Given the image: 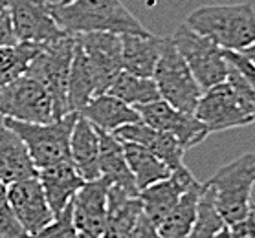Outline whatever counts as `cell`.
Returning a JSON list of instances; mask_svg holds the SVG:
<instances>
[{"label": "cell", "mask_w": 255, "mask_h": 238, "mask_svg": "<svg viewBox=\"0 0 255 238\" xmlns=\"http://www.w3.org/2000/svg\"><path fill=\"white\" fill-rule=\"evenodd\" d=\"M136 112L139 116V121L158 130V132L173 136L174 140L184 147V151H189L193 147L200 145L209 136L208 128L204 127V123L198 121L195 114L176 110L163 99L138 106Z\"/></svg>", "instance_id": "cell-11"}, {"label": "cell", "mask_w": 255, "mask_h": 238, "mask_svg": "<svg viewBox=\"0 0 255 238\" xmlns=\"http://www.w3.org/2000/svg\"><path fill=\"white\" fill-rule=\"evenodd\" d=\"M114 136L120 141H128V143H136V145L145 147L160 161L165 163L171 172L186 167L184 165V154H186L184 147L180 145L173 136L158 132L154 128L147 127L145 123L138 121V123H132V125H127V127L118 128L116 132H114Z\"/></svg>", "instance_id": "cell-16"}, {"label": "cell", "mask_w": 255, "mask_h": 238, "mask_svg": "<svg viewBox=\"0 0 255 238\" xmlns=\"http://www.w3.org/2000/svg\"><path fill=\"white\" fill-rule=\"evenodd\" d=\"M17 42L46 44L66 35L53 18L50 0H6Z\"/></svg>", "instance_id": "cell-9"}, {"label": "cell", "mask_w": 255, "mask_h": 238, "mask_svg": "<svg viewBox=\"0 0 255 238\" xmlns=\"http://www.w3.org/2000/svg\"><path fill=\"white\" fill-rule=\"evenodd\" d=\"M195 117L204 123L209 134L248 127L255 123L228 82L217 84L202 93L195 110Z\"/></svg>", "instance_id": "cell-10"}, {"label": "cell", "mask_w": 255, "mask_h": 238, "mask_svg": "<svg viewBox=\"0 0 255 238\" xmlns=\"http://www.w3.org/2000/svg\"><path fill=\"white\" fill-rule=\"evenodd\" d=\"M252 215H254V218H255V203H252Z\"/></svg>", "instance_id": "cell-38"}, {"label": "cell", "mask_w": 255, "mask_h": 238, "mask_svg": "<svg viewBox=\"0 0 255 238\" xmlns=\"http://www.w3.org/2000/svg\"><path fill=\"white\" fill-rule=\"evenodd\" d=\"M152 81L156 82L160 99L174 106L176 110L195 114L204 90L197 82L178 50L174 48L171 35L165 41L160 61L152 74Z\"/></svg>", "instance_id": "cell-6"}, {"label": "cell", "mask_w": 255, "mask_h": 238, "mask_svg": "<svg viewBox=\"0 0 255 238\" xmlns=\"http://www.w3.org/2000/svg\"><path fill=\"white\" fill-rule=\"evenodd\" d=\"M53 18L68 35L149 33L122 0H72L64 6L53 2Z\"/></svg>", "instance_id": "cell-1"}, {"label": "cell", "mask_w": 255, "mask_h": 238, "mask_svg": "<svg viewBox=\"0 0 255 238\" xmlns=\"http://www.w3.org/2000/svg\"><path fill=\"white\" fill-rule=\"evenodd\" d=\"M39 181H41L53 216L61 215L76 198L79 189L85 185V180L77 174L72 161H64L50 168H44V170H39Z\"/></svg>", "instance_id": "cell-20"}, {"label": "cell", "mask_w": 255, "mask_h": 238, "mask_svg": "<svg viewBox=\"0 0 255 238\" xmlns=\"http://www.w3.org/2000/svg\"><path fill=\"white\" fill-rule=\"evenodd\" d=\"M68 2H72V0H59L57 4L59 6H64V4H68Z\"/></svg>", "instance_id": "cell-37"}, {"label": "cell", "mask_w": 255, "mask_h": 238, "mask_svg": "<svg viewBox=\"0 0 255 238\" xmlns=\"http://www.w3.org/2000/svg\"><path fill=\"white\" fill-rule=\"evenodd\" d=\"M122 39V57L123 70L138 77L152 79L160 55L163 52L167 37H160L154 33H123Z\"/></svg>", "instance_id": "cell-17"}, {"label": "cell", "mask_w": 255, "mask_h": 238, "mask_svg": "<svg viewBox=\"0 0 255 238\" xmlns=\"http://www.w3.org/2000/svg\"><path fill=\"white\" fill-rule=\"evenodd\" d=\"M79 116L85 117L90 125H94L96 130L107 134H114L118 128L139 121L136 108L125 105L123 101H120L111 93H103V95L94 97L79 112Z\"/></svg>", "instance_id": "cell-22"}, {"label": "cell", "mask_w": 255, "mask_h": 238, "mask_svg": "<svg viewBox=\"0 0 255 238\" xmlns=\"http://www.w3.org/2000/svg\"><path fill=\"white\" fill-rule=\"evenodd\" d=\"M224 227H226V224L215 207L213 194L202 181V194L198 200L197 220L193 224V229L187 238H215Z\"/></svg>", "instance_id": "cell-28"}, {"label": "cell", "mask_w": 255, "mask_h": 238, "mask_svg": "<svg viewBox=\"0 0 255 238\" xmlns=\"http://www.w3.org/2000/svg\"><path fill=\"white\" fill-rule=\"evenodd\" d=\"M77 114L55 119L44 125L6 119L4 123L22 140L37 170H44L59 163L70 161V138L76 125Z\"/></svg>", "instance_id": "cell-5"}, {"label": "cell", "mask_w": 255, "mask_h": 238, "mask_svg": "<svg viewBox=\"0 0 255 238\" xmlns=\"http://www.w3.org/2000/svg\"><path fill=\"white\" fill-rule=\"evenodd\" d=\"M13 42H17V39L13 33L9 7H7L6 0H0V46H7Z\"/></svg>", "instance_id": "cell-31"}, {"label": "cell", "mask_w": 255, "mask_h": 238, "mask_svg": "<svg viewBox=\"0 0 255 238\" xmlns=\"http://www.w3.org/2000/svg\"><path fill=\"white\" fill-rule=\"evenodd\" d=\"M0 116L33 125L55 121L53 101L46 88L26 76L0 90Z\"/></svg>", "instance_id": "cell-8"}, {"label": "cell", "mask_w": 255, "mask_h": 238, "mask_svg": "<svg viewBox=\"0 0 255 238\" xmlns=\"http://www.w3.org/2000/svg\"><path fill=\"white\" fill-rule=\"evenodd\" d=\"M241 53H243L244 57L248 59L250 63H252V64H254V66H255V42H254V44H252V46H250V48H246L244 52H241Z\"/></svg>", "instance_id": "cell-35"}, {"label": "cell", "mask_w": 255, "mask_h": 238, "mask_svg": "<svg viewBox=\"0 0 255 238\" xmlns=\"http://www.w3.org/2000/svg\"><path fill=\"white\" fill-rule=\"evenodd\" d=\"M184 24L224 52L241 53L255 42V7L250 2L200 6Z\"/></svg>", "instance_id": "cell-2"}, {"label": "cell", "mask_w": 255, "mask_h": 238, "mask_svg": "<svg viewBox=\"0 0 255 238\" xmlns=\"http://www.w3.org/2000/svg\"><path fill=\"white\" fill-rule=\"evenodd\" d=\"M76 37L92 68L99 95H103L123 70L122 39L114 33H88Z\"/></svg>", "instance_id": "cell-12"}, {"label": "cell", "mask_w": 255, "mask_h": 238, "mask_svg": "<svg viewBox=\"0 0 255 238\" xmlns=\"http://www.w3.org/2000/svg\"><path fill=\"white\" fill-rule=\"evenodd\" d=\"M99 132V130H98ZM99 172L103 178L111 181V185L122 187L127 192L139 194L134 176L128 168V163L125 159L122 141L114 134L99 132Z\"/></svg>", "instance_id": "cell-23"}, {"label": "cell", "mask_w": 255, "mask_h": 238, "mask_svg": "<svg viewBox=\"0 0 255 238\" xmlns=\"http://www.w3.org/2000/svg\"><path fill=\"white\" fill-rule=\"evenodd\" d=\"M99 132L94 125L77 114L76 125L70 138V161L76 167L77 174L85 181L98 180L99 172Z\"/></svg>", "instance_id": "cell-21"}, {"label": "cell", "mask_w": 255, "mask_h": 238, "mask_svg": "<svg viewBox=\"0 0 255 238\" xmlns=\"http://www.w3.org/2000/svg\"><path fill=\"white\" fill-rule=\"evenodd\" d=\"M107 93L118 97L120 101H123L125 105L132 106V108L149 105L152 101L160 99L156 82L152 81V79L138 77L125 70H122L118 74V77L114 79V82L111 84Z\"/></svg>", "instance_id": "cell-26"}, {"label": "cell", "mask_w": 255, "mask_h": 238, "mask_svg": "<svg viewBox=\"0 0 255 238\" xmlns=\"http://www.w3.org/2000/svg\"><path fill=\"white\" fill-rule=\"evenodd\" d=\"M122 145L123 152H125V159H127L128 168L132 172L134 181H136V187H138L139 192L171 176V170H169L167 165L160 161L145 147L136 145V143H128V141H122Z\"/></svg>", "instance_id": "cell-24"}, {"label": "cell", "mask_w": 255, "mask_h": 238, "mask_svg": "<svg viewBox=\"0 0 255 238\" xmlns=\"http://www.w3.org/2000/svg\"><path fill=\"white\" fill-rule=\"evenodd\" d=\"M171 39L204 92L226 82L228 63L224 50H221L206 37L195 33L186 24H180Z\"/></svg>", "instance_id": "cell-7"}, {"label": "cell", "mask_w": 255, "mask_h": 238, "mask_svg": "<svg viewBox=\"0 0 255 238\" xmlns=\"http://www.w3.org/2000/svg\"><path fill=\"white\" fill-rule=\"evenodd\" d=\"M143 215L139 194L111 185L107 196V224L103 238H127Z\"/></svg>", "instance_id": "cell-18"}, {"label": "cell", "mask_w": 255, "mask_h": 238, "mask_svg": "<svg viewBox=\"0 0 255 238\" xmlns=\"http://www.w3.org/2000/svg\"><path fill=\"white\" fill-rule=\"evenodd\" d=\"M111 181L99 176L98 180L85 181L72 200V215L77 233L87 238H103L107 224V196Z\"/></svg>", "instance_id": "cell-14"}, {"label": "cell", "mask_w": 255, "mask_h": 238, "mask_svg": "<svg viewBox=\"0 0 255 238\" xmlns=\"http://www.w3.org/2000/svg\"><path fill=\"white\" fill-rule=\"evenodd\" d=\"M230 231H232L233 238H255V218L254 215L250 213L244 220L233 224V226H228Z\"/></svg>", "instance_id": "cell-32"}, {"label": "cell", "mask_w": 255, "mask_h": 238, "mask_svg": "<svg viewBox=\"0 0 255 238\" xmlns=\"http://www.w3.org/2000/svg\"><path fill=\"white\" fill-rule=\"evenodd\" d=\"M215 207L226 226L244 220L252 213V191L255 185V152H246L221 167L208 181Z\"/></svg>", "instance_id": "cell-3"}, {"label": "cell", "mask_w": 255, "mask_h": 238, "mask_svg": "<svg viewBox=\"0 0 255 238\" xmlns=\"http://www.w3.org/2000/svg\"><path fill=\"white\" fill-rule=\"evenodd\" d=\"M0 117H2V116H0Z\"/></svg>", "instance_id": "cell-40"}, {"label": "cell", "mask_w": 255, "mask_h": 238, "mask_svg": "<svg viewBox=\"0 0 255 238\" xmlns=\"http://www.w3.org/2000/svg\"><path fill=\"white\" fill-rule=\"evenodd\" d=\"M215 238H233V237H232V231H230V227L226 226V227H224V229H222V231L219 233V235H217Z\"/></svg>", "instance_id": "cell-36"}, {"label": "cell", "mask_w": 255, "mask_h": 238, "mask_svg": "<svg viewBox=\"0 0 255 238\" xmlns=\"http://www.w3.org/2000/svg\"><path fill=\"white\" fill-rule=\"evenodd\" d=\"M7 203L26 235L39 233L55 218L44 196L39 176L7 185Z\"/></svg>", "instance_id": "cell-13"}, {"label": "cell", "mask_w": 255, "mask_h": 238, "mask_svg": "<svg viewBox=\"0 0 255 238\" xmlns=\"http://www.w3.org/2000/svg\"><path fill=\"white\" fill-rule=\"evenodd\" d=\"M202 194V181L180 198V202L174 205V209L156 226L160 238H187L193 229V224L197 220L198 200Z\"/></svg>", "instance_id": "cell-25"}, {"label": "cell", "mask_w": 255, "mask_h": 238, "mask_svg": "<svg viewBox=\"0 0 255 238\" xmlns=\"http://www.w3.org/2000/svg\"><path fill=\"white\" fill-rule=\"evenodd\" d=\"M76 50V35H63L52 42L41 44L39 55L31 61L26 77L39 81L46 88L53 101V114L55 119L76 114L70 112L68 106V79L72 59Z\"/></svg>", "instance_id": "cell-4"}, {"label": "cell", "mask_w": 255, "mask_h": 238, "mask_svg": "<svg viewBox=\"0 0 255 238\" xmlns=\"http://www.w3.org/2000/svg\"><path fill=\"white\" fill-rule=\"evenodd\" d=\"M76 226H74V215H72V203L61 213L59 216L53 218L52 224H48L46 227H42L39 233L35 235H28L26 238H77Z\"/></svg>", "instance_id": "cell-29"}, {"label": "cell", "mask_w": 255, "mask_h": 238, "mask_svg": "<svg viewBox=\"0 0 255 238\" xmlns=\"http://www.w3.org/2000/svg\"><path fill=\"white\" fill-rule=\"evenodd\" d=\"M26 231L22 229L17 216L13 215L9 203L0 207V238H26Z\"/></svg>", "instance_id": "cell-30"}, {"label": "cell", "mask_w": 255, "mask_h": 238, "mask_svg": "<svg viewBox=\"0 0 255 238\" xmlns=\"http://www.w3.org/2000/svg\"><path fill=\"white\" fill-rule=\"evenodd\" d=\"M197 183L198 180L189 172L187 167H182L171 172L169 178L158 181V183L147 187L139 192L141 205H143V215L154 226H158L174 209V205L180 202V198Z\"/></svg>", "instance_id": "cell-15"}, {"label": "cell", "mask_w": 255, "mask_h": 238, "mask_svg": "<svg viewBox=\"0 0 255 238\" xmlns=\"http://www.w3.org/2000/svg\"><path fill=\"white\" fill-rule=\"evenodd\" d=\"M39 52L41 44L31 42H13L0 46V90L22 77Z\"/></svg>", "instance_id": "cell-27"}, {"label": "cell", "mask_w": 255, "mask_h": 238, "mask_svg": "<svg viewBox=\"0 0 255 238\" xmlns=\"http://www.w3.org/2000/svg\"><path fill=\"white\" fill-rule=\"evenodd\" d=\"M77 238H87V237H83V235H79V237H77Z\"/></svg>", "instance_id": "cell-39"}, {"label": "cell", "mask_w": 255, "mask_h": 238, "mask_svg": "<svg viewBox=\"0 0 255 238\" xmlns=\"http://www.w3.org/2000/svg\"><path fill=\"white\" fill-rule=\"evenodd\" d=\"M127 238H160V235H158L156 226L145 215H141L139 222L136 224V227H134L132 233Z\"/></svg>", "instance_id": "cell-33"}, {"label": "cell", "mask_w": 255, "mask_h": 238, "mask_svg": "<svg viewBox=\"0 0 255 238\" xmlns=\"http://www.w3.org/2000/svg\"><path fill=\"white\" fill-rule=\"evenodd\" d=\"M39 176L22 140L0 117V180L6 185Z\"/></svg>", "instance_id": "cell-19"}, {"label": "cell", "mask_w": 255, "mask_h": 238, "mask_svg": "<svg viewBox=\"0 0 255 238\" xmlns=\"http://www.w3.org/2000/svg\"><path fill=\"white\" fill-rule=\"evenodd\" d=\"M7 203V185L0 180V207Z\"/></svg>", "instance_id": "cell-34"}]
</instances>
